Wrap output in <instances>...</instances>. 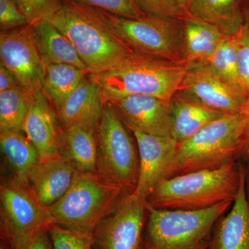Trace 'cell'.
<instances>
[{"mask_svg": "<svg viewBox=\"0 0 249 249\" xmlns=\"http://www.w3.org/2000/svg\"><path fill=\"white\" fill-rule=\"evenodd\" d=\"M147 214L146 199L124 196L93 231V249H143Z\"/></svg>", "mask_w": 249, "mask_h": 249, "instance_id": "30bf717a", "label": "cell"}, {"mask_svg": "<svg viewBox=\"0 0 249 249\" xmlns=\"http://www.w3.org/2000/svg\"><path fill=\"white\" fill-rule=\"evenodd\" d=\"M147 16H165L181 18L186 16V11L175 0H134Z\"/></svg>", "mask_w": 249, "mask_h": 249, "instance_id": "4dcf8cb0", "label": "cell"}, {"mask_svg": "<svg viewBox=\"0 0 249 249\" xmlns=\"http://www.w3.org/2000/svg\"><path fill=\"white\" fill-rule=\"evenodd\" d=\"M170 103V134L178 143L188 140L208 124L226 115L201 107L176 93Z\"/></svg>", "mask_w": 249, "mask_h": 249, "instance_id": "7402d4cb", "label": "cell"}, {"mask_svg": "<svg viewBox=\"0 0 249 249\" xmlns=\"http://www.w3.org/2000/svg\"><path fill=\"white\" fill-rule=\"evenodd\" d=\"M140 159L138 184L134 193L147 199L152 190L164 178L178 142L170 137H155L133 131Z\"/></svg>", "mask_w": 249, "mask_h": 249, "instance_id": "5bb4252c", "label": "cell"}, {"mask_svg": "<svg viewBox=\"0 0 249 249\" xmlns=\"http://www.w3.org/2000/svg\"><path fill=\"white\" fill-rule=\"evenodd\" d=\"M115 108L106 102L97 129L96 174L106 182L132 194L138 184L140 159L138 147Z\"/></svg>", "mask_w": 249, "mask_h": 249, "instance_id": "ba28073f", "label": "cell"}, {"mask_svg": "<svg viewBox=\"0 0 249 249\" xmlns=\"http://www.w3.org/2000/svg\"><path fill=\"white\" fill-rule=\"evenodd\" d=\"M78 3L87 14L132 52L182 63L181 18L157 16L126 18Z\"/></svg>", "mask_w": 249, "mask_h": 249, "instance_id": "5b68a950", "label": "cell"}, {"mask_svg": "<svg viewBox=\"0 0 249 249\" xmlns=\"http://www.w3.org/2000/svg\"><path fill=\"white\" fill-rule=\"evenodd\" d=\"M0 64L14 73L28 92L34 94L42 89L48 65L37 47L34 27L1 32Z\"/></svg>", "mask_w": 249, "mask_h": 249, "instance_id": "8fae6325", "label": "cell"}, {"mask_svg": "<svg viewBox=\"0 0 249 249\" xmlns=\"http://www.w3.org/2000/svg\"><path fill=\"white\" fill-rule=\"evenodd\" d=\"M244 114L246 118L245 154L248 155L249 154V99Z\"/></svg>", "mask_w": 249, "mask_h": 249, "instance_id": "d590c367", "label": "cell"}, {"mask_svg": "<svg viewBox=\"0 0 249 249\" xmlns=\"http://www.w3.org/2000/svg\"><path fill=\"white\" fill-rule=\"evenodd\" d=\"M29 25L27 18L14 0H0V29L6 32Z\"/></svg>", "mask_w": 249, "mask_h": 249, "instance_id": "1f68e13d", "label": "cell"}, {"mask_svg": "<svg viewBox=\"0 0 249 249\" xmlns=\"http://www.w3.org/2000/svg\"><path fill=\"white\" fill-rule=\"evenodd\" d=\"M242 167L240 190L231 211L214 225L209 249H249V202Z\"/></svg>", "mask_w": 249, "mask_h": 249, "instance_id": "ac0fdd59", "label": "cell"}, {"mask_svg": "<svg viewBox=\"0 0 249 249\" xmlns=\"http://www.w3.org/2000/svg\"><path fill=\"white\" fill-rule=\"evenodd\" d=\"M34 94L22 87L0 92V132L22 131Z\"/></svg>", "mask_w": 249, "mask_h": 249, "instance_id": "4316f807", "label": "cell"}, {"mask_svg": "<svg viewBox=\"0 0 249 249\" xmlns=\"http://www.w3.org/2000/svg\"><path fill=\"white\" fill-rule=\"evenodd\" d=\"M170 101L145 95H127L106 102L114 106L131 132L171 138Z\"/></svg>", "mask_w": 249, "mask_h": 249, "instance_id": "4fadbf2b", "label": "cell"}, {"mask_svg": "<svg viewBox=\"0 0 249 249\" xmlns=\"http://www.w3.org/2000/svg\"><path fill=\"white\" fill-rule=\"evenodd\" d=\"M105 104L102 88L88 75L57 111L60 127L83 125L97 129Z\"/></svg>", "mask_w": 249, "mask_h": 249, "instance_id": "e0dca14e", "label": "cell"}, {"mask_svg": "<svg viewBox=\"0 0 249 249\" xmlns=\"http://www.w3.org/2000/svg\"><path fill=\"white\" fill-rule=\"evenodd\" d=\"M0 249H14L5 241L1 240V243H0Z\"/></svg>", "mask_w": 249, "mask_h": 249, "instance_id": "f35d334b", "label": "cell"}, {"mask_svg": "<svg viewBox=\"0 0 249 249\" xmlns=\"http://www.w3.org/2000/svg\"><path fill=\"white\" fill-rule=\"evenodd\" d=\"M96 129L83 125L61 128L59 157L80 173L96 174Z\"/></svg>", "mask_w": 249, "mask_h": 249, "instance_id": "ffe728a7", "label": "cell"}, {"mask_svg": "<svg viewBox=\"0 0 249 249\" xmlns=\"http://www.w3.org/2000/svg\"><path fill=\"white\" fill-rule=\"evenodd\" d=\"M22 249H53L49 229H44Z\"/></svg>", "mask_w": 249, "mask_h": 249, "instance_id": "836d02e7", "label": "cell"}, {"mask_svg": "<svg viewBox=\"0 0 249 249\" xmlns=\"http://www.w3.org/2000/svg\"><path fill=\"white\" fill-rule=\"evenodd\" d=\"M53 249H93L92 235H85L52 224L49 228Z\"/></svg>", "mask_w": 249, "mask_h": 249, "instance_id": "f1b7e54d", "label": "cell"}, {"mask_svg": "<svg viewBox=\"0 0 249 249\" xmlns=\"http://www.w3.org/2000/svg\"><path fill=\"white\" fill-rule=\"evenodd\" d=\"M235 41L241 80L249 98V34L245 24L235 36Z\"/></svg>", "mask_w": 249, "mask_h": 249, "instance_id": "d6a6232c", "label": "cell"}, {"mask_svg": "<svg viewBox=\"0 0 249 249\" xmlns=\"http://www.w3.org/2000/svg\"><path fill=\"white\" fill-rule=\"evenodd\" d=\"M244 18H245V26L249 34V14H244Z\"/></svg>", "mask_w": 249, "mask_h": 249, "instance_id": "ab89813d", "label": "cell"}, {"mask_svg": "<svg viewBox=\"0 0 249 249\" xmlns=\"http://www.w3.org/2000/svg\"><path fill=\"white\" fill-rule=\"evenodd\" d=\"M232 202L199 211H173L148 206L143 249H209L217 221Z\"/></svg>", "mask_w": 249, "mask_h": 249, "instance_id": "277c9868", "label": "cell"}, {"mask_svg": "<svg viewBox=\"0 0 249 249\" xmlns=\"http://www.w3.org/2000/svg\"><path fill=\"white\" fill-rule=\"evenodd\" d=\"M240 3L244 14H249V0H240Z\"/></svg>", "mask_w": 249, "mask_h": 249, "instance_id": "8d00e7d4", "label": "cell"}, {"mask_svg": "<svg viewBox=\"0 0 249 249\" xmlns=\"http://www.w3.org/2000/svg\"><path fill=\"white\" fill-rule=\"evenodd\" d=\"M21 87L16 76L2 64H0V92Z\"/></svg>", "mask_w": 249, "mask_h": 249, "instance_id": "e575fe53", "label": "cell"}, {"mask_svg": "<svg viewBox=\"0 0 249 249\" xmlns=\"http://www.w3.org/2000/svg\"><path fill=\"white\" fill-rule=\"evenodd\" d=\"M78 173L60 157L40 160L29 174L26 186L37 202L48 209L65 196Z\"/></svg>", "mask_w": 249, "mask_h": 249, "instance_id": "2e32d148", "label": "cell"}, {"mask_svg": "<svg viewBox=\"0 0 249 249\" xmlns=\"http://www.w3.org/2000/svg\"><path fill=\"white\" fill-rule=\"evenodd\" d=\"M89 73L67 64L48 65L42 90L56 111Z\"/></svg>", "mask_w": 249, "mask_h": 249, "instance_id": "d4e9b609", "label": "cell"}, {"mask_svg": "<svg viewBox=\"0 0 249 249\" xmlns=\"http://www.w3.org/2000/svg\"><path fill=\"white\" fill-rule=\"evenodd\" d=\"M181 62L132 52L109 70L89 76L102 88L105 101L145 95L170 101L187 72Z\"/></svg>", "mask_w": 249, "mask_h": 249, "instance_id": "7a4b0ae2", "label": "cell"}, {"mask_svg": "<svg viewBox=\"0 0 249 249\" xmlns=\"http://www.w3.org/2000/svg\"><path fill=\"white\" fill-rule=\"evenodd\" d=\"M22 131L37 149L40 160L59 157L61 127L56 110L42 89L33 96Z\"/></svg>", "mask_w": 249, "mask_h": 249, "instance_id": "9a60e30c", "label": "cell"}, {"mask_svg": "<svg viewBox=\"0 0 249 249\" xmlns=\"http://www.w3.org/2000/svg\"><path fill=\"white\" fill-rule=\"evenodd\" d=\"M186 14L227 37H235L245 24L240 0H190Z\"/></svg>", "mask_w": 249, "mask_h": 249, "instance_id": "44dd1931", "label": "cell"}, {"mask_svg": "<svg viewBox=\"0 0 249 249\" xmlns=\"http://www.w3.org/2000/svg\"><path fill=\"white\" fill-rule=\"evenodd\" d=\"M37 47L47 64H67L78 67L89 73L79 54L71 41L49 21L41 22L34 27Z\"/></svg>", "mask_w": 249, "mask_h": 249, "instance_id": "cb8c5ba5", "label": "cell"}, {"mask_svg": "<svg viewBox=\"0 0 249 249\" xmlns=\"http://www.w3.org/2000/svg\"><path fill=\"white\" fill-rule=\"evenodd\" d=\"M0 147L13 177L26 186L27 178L40 162L37 149L22 131L0 132Z\"/></svg>", "mask_w": 249, "mask_h": 249, "instance_id": "603a6c76", "label": "cell"}, {"mask_svg": "<svg viewBox=\"0 0 249 249\" xmlns=\"http://www.w3.org/2000/svg\"><path fill=\"white\" fill-rule=\"evenodd\" d=\"M51 22L71 41L90 73L106 71L134 52L75 0H62Z\"/></svg>", "mask_w": 249, "mask_h": 249, "instance_id": "52a82bcc", "label": "cell"}, {"mask_svg": "<svg viewBox=\"0 0 249 249\" xmlns=\"http://www.w3.org/2000/svg\"><path fill=\"white\" fill-rule=\"evenodd\" d=\"M53 224L47 208L39 204L27 187L13 178L0 186V236L14 249H22L39 232Z\"/></svg>", "mask_w": 249, "mask_h": 249, "instance_id": "9c48e42d", "label": "cell"}, {"mask_svg": "<svg viewBox=\"0 0 249 249\" xmlns=\"http://www.w3.org/2000/svg\"><path fill=\"white\" fill-rule=\"evenodd\" d=\"M242 167L235 161L217 169L163 178L147 196V206L199 211L223 202L233 203L240 190Z\"/></svg>", "mask_w": 249, "mask_h": 249, "instance_id": "6da1fadb", "label": "cell"}, {"mask_svg": "<svg viewBox=\"0 0 249 249\" xmlns=\"http://www.w3.org/2000/svg\"><path fill=\"white\" fill-rule=\"evenodd\" d=\"M81 4L129 18H142L144 14L134 0H75Z\"/></svg>", "mask_w": 249, "mask_h": 249, "instance_id": "f546056e", "label": "cell"}, {"mask_svg": "<svg viewBox=\"0 0 249 249\" xmlns=\"http://www.w3.org/2000/svg\"><path fill=\"white\" fill-rule=\"evenodd\" d=\"M246 118L226 114L178 143L164 178L217 169L235 162L245 154Z\"/></svg>", "mask_w": 249, "mask_h": 249, "instance_id": "3957f363", "label": "cell"}, {"mask_svg": "<svg viewBox=\"0 0 249 249\" xmlns=\"http://www.w3.org/2000/svg\"><path fill=\"white\" fill-rule=\"evenodd\" d=\"M124 196L120 188L97 174H77L61 199L48 208L53 224L72 231L92 235L98 224Z\"/></svg>", "mask_w": 249, "mask_h": 249, "instance_id": "8992f818", "label": "cell"}, {"mask_svg": "<svg viewBox=\"0 0 249 249\" xmlns=\"http://www.w3.org/2000/svg\"><path fill=\"white\" fill-rule=\"evenodd\" d=\"M175 1L178 3V5H179L186 13L187 8H188V4H189L190 0H175Z\"/></svg>", "mask_w": 249, "mask_h": 249, "instance_id": "74e56055", "label": "cell"}, {"mask_svg": "<svg viewBox=\"0 0 249 249\" xmlns=\"http://www.w3.org/2000/svg\"><path fill=\"white\" fill-rule=\"evenodd\" d=\"M210 70L229 88L249 101V95L242 84L237 63L235 37H227L208 62Z\"/></svg>", "mask_w": 249, "mask_h": 249, "instance_id": "484cf974", "label": "cell"}, {"mask_svg": "<svg viewBox=\"0 0 249 249\" xmlns=\"http://www.w3.org/2000/svg\"><path fill=\"white\" fill-rule=\"evenodd\" d=\"M182 63L187 70L203 67L227 36L215 28L186 15L180 19Z\"/></svg>", "mask_w": 249, "mask_h": 249, "instance_id": "d6986e66", "label": "cell"}, {"mask_svg": "<svg viewBox=\"0 0 249 249\" xmlns=\"http://www.w3.org/2000/svg\"><path fill=\"white\" fill-rule=\"evenodd\" d=\"M249 157V154L248 155ZM247 197H248V200L249 202V185H248V188H247Z\"/></svg>", "mask_w": 249, "mask_h": 249, "instance_id": "60d3db41", "label": "cell"}, {"mask_svg": "<svg viewBox=\"0 0 249 249\" xmlns=\"http://www.w3.org/2000/svg\"><path fill=\"white\" fill-rule=\"evenodd\" d=\"M176 94L210 110L225 114H244L248 102L207 66L187 70Z\"/></svg>", "mask_w": 249, "mask_h": 249, "instance_id": "7c38bea8", "label": "cell"}, {"mask_svg": "<svg viewBox=\"0 0 249 249\" xmlns=\"http://www.w3.org/2000/svg\"><path fill=\"white\" fill-rule=\"evenodd\" d=\"M27 18L29 25L36 27L41 22H51L61 7L62 0H14Z\"/></svg>", "mask_w": 249, "mask_h": 249, "instance_id": "83f0119b", "label": "cell"}]
</instances>
